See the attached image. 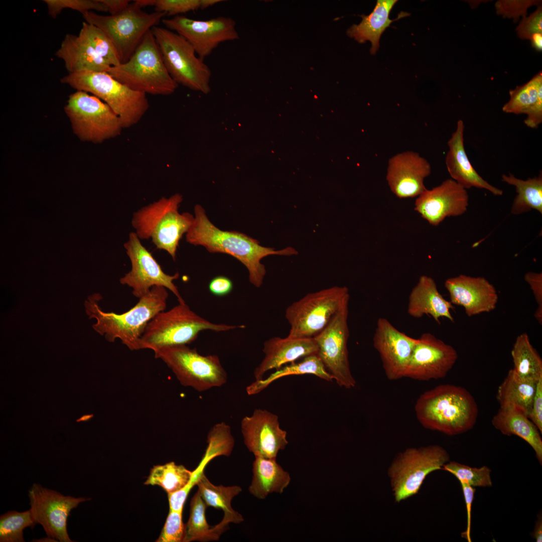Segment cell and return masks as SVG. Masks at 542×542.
Masks as SVG:
<instances>
[{
    "label": "cell",
    "instance_id": "1",
    "mask_svg": "<svg viewBox=\"0 0 542 542\" xmlns=\"http://www.w3.org/2000/svg\"><path fill=\"white\" fill-rule=\"evenodd\" d=\"M194 219L186 234L187 242L204 246L209 252L229 254L241 262L247 269L249 282L260 287L266 274L261 260L269 255L290 256L297 254L292 247L276 250L259 244V241L237 231H223L216 227L207 217L200 205L194 207Z\"/></svg>",
    "mask_w": 542,
    "mask_h": 542
},
{
    "label": "cell",
    "instance_id": "2",
    "mask_svg": "<svg viewBox=\"0 0 542 542\" xmlns=\"http://www.w3.org/2000/svg\"><path fill=\"white\" fill-rule=\"evenodd\" d=\"M169 295L163 286L153 287L145 296L127 311L121 314L105 312L99 306L102 297L99 293L89 296L85 301L86 314L94 318L93 329L106 340L113 342L119 339L131 350H140V340L148 323L159 312L165 310Z\"/></svg>",
    "mask_w": 542,
    "mask_h": 542
},
{
    "label": "cell",
    "instance_id": "3",
    "mask_svg": "<svg viewBox=\"0 0 542 542\" xmlns=\"http://www.w3.org/2000/svg\"><path fill=\"white\" fill-rule=\"evenodd\" d=\"M416 417L425 428L448 436L464 433L475 426L478 405L461 386L441 384L422 393L415 405Z\"/></svg>",
    "mask_w": 542,
    "mask_h": 542
},
{
    "label": "cell",
    "instance_id": "4",
    "mask_svg": "<svg viewBox=\"0 0 542 542\" xmlns=\"http://www.w3.org/2000/svg\"><path fill=\"white\" fill-rule=\"evenodd\" d=\"M182 200L179 193L169 198L163 197L134 212L131 219L132 226L140 239L151 238L157 248L166 251L174 260L179 241L194 219L189 212H179Z\"/></svg>",
    "mask_w": 542,
    "mask_h": 542
},
{
    "label": "cell",
    "instance_id": "5",
    "mask_svg": "<svg viewBox=\"0 0 542 542\" xmlns=\"http://www.w3.org/2000/svg\"><path fill=\"white\" fill-rule=\"evenodd\" d=\"M107 73L130 89L146 94L170 95L179 85L166 68L152 30L127 61L111 66Z\"/></svg>",
    "mask_w": 542,
    "mask_h": 542
},
{
    "label": "cell",
    "instance_id": "6",
    "mask_svg": "<svg viewBox=\"0 0 542 542\" xmlns=\"http://www.w3.org/2000/svg\"><path fill=\"white\" fill-rule=\"evenodd\" d=\"M245 325L216 324L194 312L186 303L158 313L147 324L140 340V349L158 348L192 343L203 330L226 331Z\"/></svg>",
    "mask_w": 542,
    "mask_h": 542
},
{
    "label": "cell",
    "instance_id": "7",
    "mask_svg": "<svg viewBox=\"0 0 542 542\" xmlns=\"http://www.w3.org/2000/svg\"><path fill=\"white\" fill-rule=\"evenodd\" d=\"M61 82L103 100L118 116L123 128L138 123L149 108L145 93L130 89L107 72L69 73Z\"/></svg>",
    "mask_w": 542,
    "mask_h": 542
},
{
    "label": "cell",
    "instance_id": "8",
    "mask_svg": "<svg viewBox=\"0 0 542 542\" xmlns=\"http://www.w3.org/2000/svg\"><path fill=\"white\" fill-rule=\"evenodd\" d=\"M152 31L169 74L179 85L207 94L210 91L211 71L182 36L168 29L154 26Z\"/></svg>",
    "mask_w": 542,
    "mask_h": 542
},
{
    "label": "cell",
    "instance_id": "9",
    "mask_svg": "<svg viewBox=\"0 0 542 542\" xmlns=\"http://www.w3.org/2000/svg\"><path fill=\"white\" fill-rule=\"evenodd\" d=\"M346 287L334 286L310 293L290 305L285 317L291 328L290 338H313L322 331L349 302Z\"/></svg>",
    "mask_w": 542,
    "mask_h": 542
},
{
    "label": "cell",
    "instance_id": "10",
    "mask_svg": "<svg viewBox=\"0 0 542 542\" xmlns=\"http://www.w3.org/2000/svg\"><path fill=\"white\" fill-rule=\"evenodd\" d=\"M154 352L184 386L202 392L227 382V373L216 355H202L186 344L165 346Z\"/></svg>",
    "mask_w": 542,
    "mask_h": 542
},
{
    "label": "cell",
    "instance_id": "11",
    "mask_svg": "<svg viewBox=\"0 0 542 542\" xmlns=\"http://www.w3.org/2000/svg\"><path fill=\"white\" fill-rule=\"evenodd\" d=\"M166 15L157 12L146 13L134 2L114 15L103 16L91 11L82 14L86 22L100 28L108 36L117 50L121 63L129 59L146 33Z\"/></svg>",
    "mask_w": 542,
    "mask_h": 542
},
{
    "label": "cell",
    "instance_id": "12",
    "mask_svg": "<svg viewBox=\"0 0 542 542\" xmlns=\"http://www.w3.org/2000/svg\"><path fill=\"white\" fill-rule=\"evenodd\" d=\"M64 110L74 133L83 141L100 143L119 135L123 128L119 117L106 103L83 91L69 96Z\"/></svg>",
    "mask_w": 542,
    "mask_h": 542
},
{
    "label": "cell",
    "instance_id": "13",
    "mask_svg": "<svg viewBox=\"0 0 542 542\" xmlns=\"http://www.w3.org/2000/svg\"><path fill=\"white\" fill-rule=\"evenodd\" d=\"M449 459L447 451L439 445L409 448L400 453L388 471L395 501L417 494L427 476L442 469Z\"/></svg>",
    "mask_w": 542,
    "mask_h": 542
},
{
    "label": "cell",
    "instance_id": "14",
    "mask_svg": "<svg viewBox=\"0 0 542 542\" xmlns=\"http://www.w3.org/2000/svg\"><path fill=\"white\" fill-rule=\"evenodd\" d=\"M348 304L346 303L328 325L313 338L318 347L316 354L327 370L340 386L350 389L355 386L356 381L348 359Z\"/></svg>",
    "mask_w": 542,
    "mask_h": 542
},
{
    "label": "cell",
    "instance_id": "15",
    "mask_svg": "<svg viewBox=\"0 0 542 542\" xmlns=\"http://www.w3.org/2000/svg\"><path fill=\"white\" fill-rule=\"evenodd\" d=\"M124 247L131 262V269L119 282L132 289V294L138 298L147 295L155 286H163L171 291L179 303H185L173 281L179 274H166L152 253L142 244L135 232L129 234Z\"/></svg>",
    "mask_w": 542,
    "mask_h": 542
},
{
    "label": "cell",
    "instance_id": "16",
    "mask_svg": "<svg viewBox=\"0 0 542 542\" xmlns=\"http://www.w3.org/2000/svg\"><path fill=\"white\" fill-rule=\"evenodd\" d=\"M28 496L33 518L42 526L47 535L57 541H73L67 531L68 517L72 509L89 499L65 496L37 483L32 485Z\"/></svg>",
    "mask_w": 542,
    "mask_h": 542
},
{
    "label": "cell",
    "instance_id": "17",
    "mask_svg": "<svg viewBox=\"0 0 542 542\" xmlns=\"http://www.w3.org/2000/svg\"><path fill=\"white\" fill-rule=\"evenodd\" d=\"M162 22L167 29L184 38L203 60L220 43L239 39L236 22L229 17L220 16L202 21L179 15L164 18Z\"/></svg>",
    "mask_w": 542,
    "mask_h": 542
},
{
    "label": "cell",
    "instance_id": "18",
    "mask_svg": "<svg viewBox=\"0 0 542 542\" xmlns=\"http://www.w3.org/2000/svg\"><path fill=\"white\" fill-rule=\"evenodd\" d=\"M458 357L453 346L431 333H423L418 338L404 377L420 381L444 378Z\"/></svg>",
    "mask_w": 542,
    "mask_h": 542
},
{
    "label": "cell",
    "instance_id": "19",
    "mask_svg": "<svg viewBox=\"0 0 542 542\" xmlns=\"http://www.w3.org/2000/svg\"><path fill=\"white\" fill-rule=\"evenodd\" d=\"M418 338L397 330L387 319L379 318L373 337V345L379 354L387 378L395 380L405 373Z\"/></svg>",
    "mask_w": 542,
    "mask_h": 542
},
{
    "label": "cell",
    "instance_id": "20",
    "mask_svg": "<svg viewBox=\"0 0 542 542\" xmlns=\"http://www.w3.org/2000/svg\"><path fill=\"white\" fill-rule=\"evenodd\" d=\"M241 431L245 445L255 457L276 459L288 444L278 417L265 410L256 409L251 416L244 417Z\"/></svg>",
    "mask_w": 542,
    "mask_h": 542
},
{
    "label": "cell",
    "instance_id": "21",
    "mask_svg": "<svg viewBox=\"0 0 542 542\" xmlns=\"http://www.w3.org/2000/svg\"><path fill=\"white\" fill-rule=\"evenodd\" d=\"M468 205L467 189L448 179L431 189H426L418 196L415 210L430 225L437 226L446 217L465 213Z\"/></svg>",
    "mask_w": 542,
    "mask_h": 542
},
{
    "label": "cell",
    "instance_id": "22",
    "mask_svg": "<svg viewBox=\"0 0 542 542\" xmlns=\"http://www.w3.org/2000/svg\"><path fill=\"white\" fill-rule=\"evenodd\" d=\"M431 173V165L425 158L416 152L407 151L389 159L386 180L398 198H414L427 189L424 181Z\"/></svg>",
    "mask_w": 542,
    "mask_h": 542
},
{
    "label": "cell",
    "instance_id": "23",
    "mask_svg": "<svg viewBox=\"0 0 542 542\" xmlns=\"http://www.w3.org/2000/svg\"><path fill=\"white\" fill-rule=\"evenodd\" d=\"M444 286L452 304L463 307L469 317L490 312L496 307L497 292L484 277L461 274L447 279Z\"/></svg>",
    "mask_w": 542,
    "mask_h": 542
},
{
    "label": "cell",
    "instance_id": "24",
    "mask_svg": "<svg viewBox=\"0 0 542 542\" xmlns=\"http://www.w3.org/2000/svg\"><path fill=\"white\" fill-rule=\"evenodd\" d=\"M464 123L459 120L456 128L448 141L449 150L445 160L446 168L451 179L466 189L472 187L485 189L495 196L503 191L485 180L472 165L464 147Z\"/></svg>",
    "mask_w": 542,
    "mask_h": 542
},
{
    "label": "cell",
    "instance_id": "25",
    "mask_svg": "<svg viewBox=\"0 0 542 542\" xmlns=\"http://www.w3.org/2000/svg\"><path fill=\"white\" fill-rule=\"evenodd\" d=\"M262 351L264 357L254 371L256 380L262 379L270 370L279 369L300 358L317 354L318 347L314 338L274 337L264 342Z\"/></svg>",
    "mask_w": 542,
    "mask_h": 542
},
{
    "label": "cell",
    "instance_id": "26",
    "mask_svg": "<svg viewBox=\"0 0 542 542\" xmlns=\"http://www.w3.org/2000/svg\"><path fill=\"white\" fill-rule=\"evenodd\" d=\"M453 309V305L440 293L433 278L425 275L419 278L409 297L407 312L410 316L420 318L430 315L439 324L442 317L454 322L450 312Z\"/></svg>",
    "mask_w": 542,
    "mask_h": 542
},
{
    "label": "cell",
    "instance_id": "27",
    "mask_svg": "<svg viewBox=\"0 0 542 542\" xmlns=\"http://www.w3.org/2000/svg\"><path fill=\"white\" fill-rule=\"evenodd\" d=\"M55 55L64 61L69 73L107 72L111 66L87 42L72 34L66 35Z\"/></svg>",
    "mask_w": 542,
    "mask_h": 542
},
{
    "label": "cell",
    "instance_id": "28",
    "mask_svg": "<svg viewBox=\"0 0 542 542\" xmlns=\"http://www.w3.org/2000/svg\"><path fill=\"white\" fill-rule=\"evenodd\" d=\"M510 99L503 107V112L524 113V120L528 127L536 128L542 122V73L539 71L531 80L509 91Z\"/></svg>",
    "mask_w": 542,
    "mask_h": 542
},
{
    "label": "cell",
    "instance_id": "29",
    "mask_svg": "<svg viewBox=\"0 0 542 542\" xmlns=\"http://www.w3.org/2000/svg\"><path fill=\"white\" fill-rule=\"evenodd\" d=\"M397 2V0H377L372 12L367 16L361 15L362 21L350 27L347 31V35L359 43L369 41L371 43L370 54H375L379 47L380 37L386 29L394 21L410 15L401 12L396 19H389V13Z\"/></svg>",
    "mask_w": 542,
    "mask_h": 542
},
{
    "label": "cell",
    "instance_id": "30",
    "mask_svg": "<svg viewBox=\"0 0 542 542\" xmlns=\"http://www.w3.org/2000/svg\"><path fill=\"white\" fill-rule=\"evenodd\" d=\"M492 425L502 434L519 437L534 450L535 456L542 465V439L536 426L521 410L514 408L501 409L493 417Z\"/></svg>",
    "mask_w": 542,
    "mask_h": 542
},
{
    "label": "cell",
    "instance_id": "31",
    "mask_svg": "<svg viewBox=\"0 0 542 542\" xmlns=\"http://www.w3.org/2000/svg\"><path fill=\"white\" fill-rule=\"evenodd\" d=\"M252 471L248 490L259 499H265L272 493H282L291 480L290 474L277 462L276 459L255 456Z\"/></svg>",
    "mask_w": 542,
    "mask_h": 542
},
{
    "label": "cell",
    "instance_id": "32",
    "mask_svg": "<svg viewBox=\"0 0 542 542\" xmlns=\"http://www.w3.org/2000/svg\"><path fill=\"white\" fill-rule=\"evenodd\" d=\"M537 382L522 379L513 369L509 370L497 390L496 398L500 408L519 409L528 416Z\"/></svg>",
    "mask_w": 542,
    "mask_h": 542
},
{
    "label": "cell",
    "instance_id": "33",
    "mask_svg": "<svg viewBox=\"0 0 542 542\" xmlns=\"http://www.w3.org/2000/svg\"><path fill=\"white\" fill-rule=\"evenodd\" d=\"M207 507L222 510L224 516L220 521L228 526L230 522L240 523L244 520L241 514L231 507V501L242 491L241 487L234 485L224 486L213 484L203 474L196 484Z\"/></svg>",
    "mask_w": 542,
    "mask_h": 542
},
{
    "label": "cell",
    "instance_id": "34",
    "mask_svg": "<svg viewBox=\"0 0 542 542\" xmlns=\"http://www.w3.org/2000/svg\"><path fill=\"white\" fill-rule=\"evenodd\" d=\"M207 507L198 490L190 502V516L185 524L183 542L217 540L228 528L220 522L214 526L210 525L206 518Z\"/></svg>",
    "mask_w": 542,
    "mask_h": 542
},
{
    "label": "cell",
    "instance_id": "35",
    "mask_svg": "<svg viewBox=\"0 0 542 542\" xmlns=\"http://www.w3.org/2000/svg\"><path fill=\"white\" fill-rule=\"evenodd\" d=\"M502 181L515 187L517 195L512 203L511 212L519 215L534 209L542 214V174L523 180L513 175L502 176Z\"/></svg>",
    "mask_w": 542,
    "mask_h": 542
},
{
    "label": "cell",
    "instance_id": "36",
    "mask_svg": "<svg viewBox=\"0 0 542 542\" xmlns=\"http://www.w3.org/2000/svg\"><path fill=\"white\" fill-rule=\"evenodd\" d=\"M307 374L315 375L328 381H331L333 379L320 358L315 354L304 357L300 362H292L282 367L265 379L256 380L247 387L246 391L249 395L255 394L281 377Z\"/></svg>",
    "mask_w": 542,
    "mask_h": 542
},
{
    "label": "cell",
    "instance_id": "37",
    "mask_svg": "<svg viewBox=\"0 0 542 542\" xmlns=\"http://www.w3.org/2000/svg\"><path fill=\"white\" fill-rule=\"evenodd\" d=\"M511 355L513 370L519 377L535 381L542 377V359L526 333L517 337Z\"/></svg>",
    "mask_w": 542,
    "mask_h": 542
},
{
    "label": "cell",
    "instance_id": "38",
    "mask_svg": "<svg viewBox=\"0 0 542 542\" xmlns=\"http://www.w3.org/2000/svg\"><path fill=\"white\" fill-rule=\"evenodd\" d=\"M192 474V471L183 465L171 462L154 466L145 484L158 485L168 494L172 493L185 487L189 483Z\"/></svg>",
    "mask_w": 542,
    "mask_h": 542
},
{
    "label": "cell",
    "instance_id": "39",
    "mask_svg": "<svg viewBox=\"0 0 542 542\" xmlns=\"http://www.w3.org/2000/svg\"><path fill=\"white\" fill-rule=\"evenodd\" d=\"M87 42L111 66L121 63L116 48L106 34L100 28L83 22L78 35Z\"/></svg>",
    "mask_w": 542,
    "mask_h": 542
},
{
    "label": "cell",
    "instance_id": "40",
    "mask_svg": "<svg viewBox=\"0 0 542 542\" xmlns=\"http://www.w3.org/2000/svg\"><path fill=\"white\" fill-rule=\"evenodd\" d=\"M30 510L9 511L0 516V541L24 542L23 530L36 525Z\"/></svg>",
    "mask_w": 542,
    "mask_h": 542
},
{
    "label": "cell",
    "instance_id": "41",
    "mask_svg": "<svg viewBox=\"0 0 542 542\" xmlns=\"http://www.w3.org/2000/svg\"><path fill=\"white\" fill-rule=\"evenodd\" d=\"M442 469L452 474L463 483L473 487H490L492 486L491 469L486 466L472 467L452 461L445 464Z\"/></svg>",
    "mask_w": 542,
    "mask_h": 542
},
{
    "label": "cell",
    "instance_id": "42",
    "mask_svg": "<svg viewBox=\"0 0 542 542\" xmlns=\"http://www.w3.org/2000/svg\"><path fill=\"white\" fill-rule=\"evenodd\" d=\"M48 8V14L53 18L65 9L77 11L82 14L91 10L107 12L100 0H44Z\"/></svg>",
    "mask_w": 542,
    "mask_h": 542
},
{
    "label": "cell",
    "instance_id": "43",
    "mask_svg": "<svg viewBox=\"0 0 542 542\" xmlns=\"http://www.w3.org/2000/svg\"><path fill=\"white\" fill-rule=\"evenodd\" d=\"M182 512L169 510L164 526L157 542H183L185 524L182 520Z\"/></svg>",
    "mask_w": 542,
    "mask_h": 542
},
{
    "label": "cell",
    "instance_id": "44",
    "mask_svg": "<svg viewBox=\"0 0 542 542\" xmlns=\"http://www.w3.org/2000/svg\"><path fill=\"white\" fill-rule=\"evenodd\" d=\"M154 7L155 12L176 16L201 9V0H156Z\"/></svg>",
    "mask_w": 542,
    "mask_h": 542
},
{
    "label": "cell",
    "instance_id": "45",
    "mask_svg": "<svg viewBox=\"0 0 542 542\" xmlns=\"http://www.w3.org/2000/svg\"><path fill=\"white\" fill-rule=\"evenodd\" d=\"M540 1H503L500 0L495 3L496 13L504 18H512L516 22L519 17H526L527 9L541 3Z\"/></svg>",
    "mask_w": 542,
    "mask_h": 542
},
{
    "label": "cell",
    "instance_id": "46",
    "mask_svg": "<svg viewBox=\"0 0 542 542\" xmlns=\"http://www.w3.org/2000/svg\"><path fill=\"white\" fill-rule=\"evenodd\" d=\"M519 38L529 40L536 33H542V7L538 6L536 10L528 17H523L516 29Z\"/></svg>",
    "mask_w": 542,
    "mask_h": 542
},
{
    "label": "cell",
    "instance_id": "47",
    "mask_svg": "<svg viewBox=\"0 0 542 542\" xmlns=\"http://www.w3.org/2000/svg\"><path fill=\"white\" fill-rule=\"evenodd\" d=\"M525 281L529 285L538 305L534 317L541 324L542 322V274L528 272L524 276Z\"/></svg>",
    "mask_w": 542,
    "mask_h": 542
},
{
    "label": "cell",
    "instance_id": "48",
    "mask_svg": "<svg viewBox=\"0 0 542 542\" xmlns=\"http://www.w3.org/2000/svg\"><path fill=\"white\" fill-rule=\"evenodd\" d=\"M528 418L542 433V377L537 381Z\"/></svg>",
    "mask_w": 542,
    "mask_h": 542
},
{
    "label": "cell",
    "instance_id": "49",
    "mask_svg": "<svg viewBox=\"0 0 542 542\" xmlns=\"http://www.w3.org/2000/svg\"><path fill=\"white\" fill-rule=\"evenodd\" d=\"M461 485L465 502L467 512L466 529L464 531L461 533V536L466 539L468 542H471V510L476 489L474 487L463 483H461Z\"/></svg>",
    "mask_w": 542,
    "mask_h": 542
},
{
    "label": "cell",
    "instance_id": "50",
    "mask_svg": "<svg viewBox=\"0 0 542 542\" xmlns=\"http://www.w3.org/2000/svg\"><path fill=\"white\" fill-rule=\"evenodd\" d=\"M233 288L231 281L224 276L214 278L209 283V289L216 296H222L228 294Z\"/></svg>",
    "mask_w": 542,
    "mask_h": 542
},
{
    "label": "cell",
    "instance_id": "51",
    "mask_svg": "<svg viewBox=\"0 0 542 542\" xmlns=\"http://www.w3.org/2000/svg\"><path fill=\"white\" fill-rule=\"evenodd\" d=\"M106 8L110 15L117 14L126 8L130 4L129 0H100Z\"/></svg>",
    "mask_w": 542,
    "mask_h": 542
},
{
    "label": "cell",
    "instance_id": "52",
    "mask_svg": "<svg viewBox=\"0 0 542 542\" xmlns=\"http://www.w3.org/2000/svg\"><path fill=\"white\" fill-rule=\"evenodd\" d=\"M531 536L536 542L542 541V516L541 512H539L537 515Z\"/></svg>",
    "mask_w": 542,
    "mask_h": 542
},
{
    "label": "cell",
    "instance_id": "53",
    "mask_svg": "<svg viewBox=\"0 0 542 542\" xmlns=\"http://www.w3.org/2000/svg\"><path fill=\"white\" fill-rule=\"evenodd\" d=\"M532 47L536 51L541 52L542 50V33H536L532 35L529 39Z\"/></svg>",
    "mask_w": 542,
    "mask_h": 542
},
{
    "label": "cell",
    "instance_id": "54",
    "mask_svg": "<svg viewBox=\"0 0 542 542\" xmlns=\"http://www.w3.org/2000/svg\"><path fill=\"white\" fill-rule=\"evenodd\" d=\"M156 0H136L133 2L142 9L149 6H154Z\"/></svg>",
    "mask_w": 542,
    "mask_h": 542
},
{
    "label": "cell",
    "instance_id": "55",
    "mask_svg": "<svg viewBox=\"0 0 542 542\" xmlns=\"http://www.w3.org/2000/svg\"><path fill=\"white\" fill-rule=\"evenodd\" d=\"M223 2L221 0H201V9H205L219 3Z\"/></svg>",
    "mask_w": 542,
    "mask_h": 542
},
{
    "label": "cell",
    "instance_id": "56",
    "mask_svg": "<svg viewBox=\"0 0 542 542\" xmlns=\"http://www.w3.org/2000/svg\"><path fill=\"white\" fill-rule=\"evenodd\" d=\"M32 541H42V542H43V541H45V542H46H46L51 541H51H57L56 540H55V539H54L47 536V537H44V538H40V539H34V540H32Z\"/></svg>",
    "mask_w": 542,
    "mask_h": 542
}]
</instances>
